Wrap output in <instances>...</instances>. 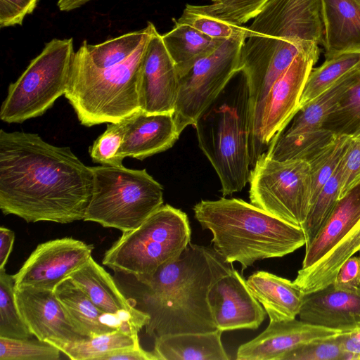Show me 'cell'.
<instances>
[{
  "mask_svg": "<svg viewBox=\"0 0 360 360\" xmlns=\"http://www.w3.org/2000/svg\"><path fill=\"white\" fill-rule=\"evenodd\" d=\"M321 44L328 58L360 52V4L355 0H321Z\"/></svg>",
  "mask_w": 360,
  "mask_h": 360,
  "instance_id": "cell-20",
  "label": "cell"
},
{
  "mask_svg": "<svg viewBox=\"0 0 360 360\" xmlns=\"http://www.w3.org/2000/svg\"><path fill=\"white\" fill-rule=\"evenodd\" d=\"M162 39L179 77L224 41L210 38L188 25L176 21L174 27L162 35Z\"/></svg>",
  "mask_w": 360,
  "mask_h": 360,
  "instance_id": "cell-26",
  "label": "cell"
},
{
  "mask_svg": "<svg viewBox=\"0 0 360 360\" xmlns=\"http://www.w3.org/2000/svg\"><path fill=\"white\" fill-rule=\"evenodd\" d=\"M208 300L217 329H257L266 312L236 269L219 277L210 287Z\"/></svg>",
  "mask_w": 360,
  "mask_h": 360,
  "instance_id": "cell-14",
  "label": "cell"
},
{
  "mask_svg": "<svg viewBox=\"0 0 360 360\" xmlns=\"http://www.w3.org/2000/svg\"><path fill=\"white\" fill-rule=\"evenodd\" d=\"M53 291L75 328L86 338L117 330L138 334L149 321L102 311L70 277L59 283Z\"/></svg>",
  "mask_w": 360,
  "mask_h": 360,
  "instance_id": "cell-16",
  "label": "cell"
},
{
  "mask_svg": "<svg viewBox=\"0 0 360 360\" xmlns=\"http://www.w3.org/2000/svg\"><path fill=\"white\" fill-rule=\"evenodd\" d=\"M94 245L72 237L39 244L13 275L15 288L33 287L53 290L56 286L91 257Z\"/></svg>",
  "mask_w": 360,
  "mask_h": 360,
  "instance_id": "cell-11",
  "label": "cell"
},
{
  "mask_svg": "<svg viewBox=\"0 0 360 360\" xmlns=\"http://www.w3.org/2000/svg\"><path fill=\"white\" fill-rule=\"evenodd\" d=\"M357 252H360V223L318 262L300 269L293 282L305 294L326 288L333 283L343 263Z\"/></svg>",
  "mask_w": 360,
  "mask_h": 360,
  "instance_id": "cell-25",
  "label": "cell"
},
{
  "mask_svg": "<svg viewBox=\"0 0 360 360\" xmlns=\"http://www.w3.org/2000/svg\"><path fill=\"white\" fill-rule=\"evenodd\" d=\"M281 360H346L342 332L300 345Z\"/></svg>",
  "mask_w": 360,
  "mask_h": 360,
  "instance_id": "cell-39",
  "label": "cell"
},
{
  "mask_svg": "<svg viewBox=\"0 0 360 360\" xmlns=\"http://www.w3.org/2000/svg\"><path fill=\"white\" fill-rule=\"evenodd\" d=\"M14 240V232L1 226L0 227V269H4L11 253Z\"/></svg>",
  "mask_w": 360,
  "mask_h": 360,
  "instance_id": "cell-46",
  "label": "cell"
},
{
  "mask_svg": "<svg viewBox=\"0 0 360 360\" xmlns=\"http://www.w3.org/2000/svg\"><path fill=\"white\" fill-rule=\"evenodd\" d=\"M233 269L213 248L190 244L176 260L160 266L143 285L150 316L145 326L155 337L217 330L208 293L212 285Z\"/></svg>",
  "mask_w": 360,
  "mask_h": 360,
  "instance_id": "cell-2",
  "label": "cell"
},
{
  "mask_svg": "<svg viewBox=\"0 0 360 360\" xmlns=\"http://www.w3.org/2000/svg\"><path fill=\"white\" fill-rule=\"evenodd\" d=\"M250 123V90L243 73L238 84L229 82L193 125L224 196L242 191L249 182Z\"/></svg>",
  "mask_w": 360,
  "mask_h": 360,
  "instance_id": "cell-4",
  "label": "cell"
},
{
  "mask_svg": "<svg viewBox=\"0 0 360 360\" xmlns=\"http://www.w3.org/2000/svg\"><path fill=\"white\" fill-rule=\"evenodd\" d=\"M32 335L18 311L15 281L5 269H0V337L27 339Z\"/></svg>",
  "mask_w": 360,
  "mask_h": 360,
  "instance_id": "cell-33",
  "label": "cell"
},
{
  "mask_svg": "<svg viewBox=\"0 0 360 360\" xmlns=\"http://www.w3.org/2000/svg\"><path fill=\"white\" fill-rule=\"evenodd\" d=\"M247 31L224 40L210 55L199 60L179 77L174 119L180 134L194 125L231 78L239 71L240 54Z\"/></svg>",
  "mask_w": 360,
  "mask_h": 360,
  "instance_id": "cell-10",
  "label": "cell"
},
{
  "mask_svg": "<svg viewBox=\"0 0 360 360\" xmlns=\"http://www.w3.org/2000/svg\"><path fill=\"white\" fill-rule=\"evenodd\" d=\"M91 0H58L57 6L61 11H70L81 7Z\"/></svg>",
  "mask_w": 360,
  "mask_h": 360,
  "instance_id": "cell-47",
  "label": "cell"
},
{
  "mask_svg": "<svg viewBox=\"0 0 360 360\" xmlns=\"http://www.w3.org/2000/svg\"><path fill=\"white\" fill-rule=\"evenodd\" d=\"M91 167L69 147L37 134L0 131V208L27 222L84 219L93 191Z\"/></svg>",
  "mask_w": 360,
  "mask_h": 360,
  "instance_id": "cell-1",
  "label": "cell"
},
{
  "mask_svg": "<svg viewBox=\"0 0 360 360\" xmlns=\"http://www.w3.org/2000/svg\"><path fill=\"white\" fill-rule=\"evenodd\" d=\"M125 133L119 157L142 160L173 146L179 136L173 113L141 110L124 119Z\"/></svg>",
  "mask_w": 360,
  "mask_h": 360,
  "instance_id": "cell-19",
  "label": "cell"
},
{
  "mask_svg": "<svg viewBox=\"0 0 360 360\" xmlns=\"http://www.w3.org/2000/svg\"><path fill=\"white\" fill-rule=\"evenodd\" d=\"M355 1H357L360 4V0H355Z\"/></svg>",
  "mask_w": 360,
  "mask_h": 360,
  "instance_id": "cell-48",
  "label": "cell"
},
{
  "mask_svg": "<svg viewBox=\"0 0 360 360\" xmlns=\"http://www.w3.org/2000/svg\"><path fill=\"white\" fill-rule=\"evenodd\" d=\"M249 183L252 204L302 229L311 207V180L307 162L276 160L265 152L253 166Z\"/></svg>",
  "mask_w": 360,
  "mask_h": 360,
  "instance_id": "cell-9",
  "label": "cell"
},
{
  "mask_svg": "<svg viewBox=\"0 0 360 360\" xmlns=\"http://www.w3.org/2000/svg\"><path fill=\"white\" fill-rule=\"evenodd\" d=\"M150 36L127 60L103 69L93 64L83 41L75 53L65 94L82 125L118 122L140 110L139 72Z\"/></svg>",
  "mask_w": 360,
  "mask_h": 360,
  "instance_id": "cell-5",
  "label": "cell"
},
{
  "mask_svg": "<svg viewBox=\"0 0 360 360\" xmlns=\"http://www.w3.org/2000/svg\"><path fill=\"white\" fill-rule=\"evenodd\" d=\"M349 139L347 136L336 135L319 155L308 162L311 180V206L323 186L338 168Z\"/></svg>",
  "mask_w": 360,
  "mask_h": 360,
  "instance_id": "cell-35",
  "label": "cell"
},
{
  "mask_svg": "<svg viewBox=\"0 0 360 360\" xmlns=\"http://www.w3.org/2000/svg\"><path fill=\"white\" fill-rule=\"evenodd\" d=\"M39 0H0L1 28L21 25L33 13Z\"/></svg>",
  "mask_w": 360,
  "mask_h": 360,
  "instance_id": "cell-42",
  "label": "cell"
},
{
  "mask_svg": "<svg viewBox=\"0 0 360 360\" xmlns=\"http://www.w3.org/2000/svg\"><path fill=\"white\" fill-rule=\"evenodd\" d=\"M223 331L183 333L155 337L158 360H229L221 342Z\"/></svg>",
  "mask_w": 360,
  "mask_h": 360,
  "instance_id": "cell-24",
  "label": "cell"
},
{
  "mask_svg": "<svg viewBox=\"0 0 360 360\" xmlns=\"http://www.w3.org/2000/svg\"><path fill=\"white\" fill-rule=\"evenodd\" d=\"M360 69V52H347L326 58L312 69L304 84L299 110L348 74Z\"/></svg>",
  "mask_w": 360,
  "mask_h": 360,
  "instance_id": "cell-30",
  "label": "cell"
},
{
  "mask_svg": "<svg viewBox=\"0 0 360 360\" xmlns=\"http://www.w3.org/2000/svg\"><path fill=\"white\" fill-rule=\"evenodd\" d=\"M342 336L346 360H359L360 328L347 332H342Z\"/></svg>",
  "mask_w": 360,
  "mask_h": 360,
  "instance_id": "cell-45",
  "label": "cell"
},
{
  "mask_svg": "<svg viewBox=\"0 0 360 360\" xmlns=\"http://www.w3.org/2000/svg\"><path fill=\"white\" fill-rule=\"evenodd\" d=\"M269 0H212L198 6L207 14L228 23L241 26L254 19Z\"/></svg>",
  "mask_w": 360,
  "mask_h": 360,
  "instance_id": "cell-37",
  "label": "cell"
},
{
  "mask_svg": "<svg viewBox=\"0 0 360 360\" xmlns=\"http://www.w3.org/2000/svg\"><path fill=\"white\" fill-rule=\"evenodd\" d=\"M174 20L188 25L205 35L219 40L227 39L247 31V27L232 25L214 18L195 5L187 4L180 18Z\"/></svg>",
  "mask_w": 360,
  "mask_h": 360,
  "instance_id": "cell-38",
  "label": "cell"
},
{
  "mask_svg": "<svg viewBox=\"0 0 360 360\" xmlns=\"http://www.w3.org/2000/svg\"><path fill=\"white\" fill-rule=\"evenodd\" d=\"M91 169L93 191L83 220L124 233L138 228L163 205V188L146 169L122 165Z\"/></svg>",
  "mask_w": 360,
  "mask_h": 360,
  "instance_id": "cell-7",
  "label": "cell"
},
{
  "mask_svg": "<svg viewBox=\"0 0 360 360\" xmlns=\"http://www.w3.org/2000/svg\"><path fill=\"white\" fill-rule=\"evenodd\" d=\"M360 182V136L349 139L342 158L340 198Z\"/></svg>",
  "mask_w": 360,
  "mask_h": 360,
  "instance_id": "cell-41",
  "label": "cell"
},
{
  "mask_svg": "<svg viewBox=\"0 0 360 360\" xmlns=\"http://www.w3.org/2000/svg\"><path fill=\"white\" fill-rule=\"evenodd\" d=\"M15 299L21 318L39 340L75 342L88 338L75 328L53 290L15 288Z\"/></svg>",
  "mask_w": 360,
  "mask_h": 360,
  "instance_id": "cell-15",
  "label": "cell"
},
{
  "mask_svg": "<svg viewBox=\"0 0 360 360\" xmlns=\"http://www.w3.org/2000/svg\"><path fill=\"white\" fill-rule=\"evenodd\" d=\"M359 79L360 69L342 77L301 108L293 117L290 127L281 134L292 135L322 129V123L333 108Z\"/></svg>",
  "mask_w": 360,
  "mask_h": 360,
  "instance_id": "cell-27",
  "label": "cell"
},
{
  "mask_svg": "<svg viewBox=\"0 0 360 360\" xmlns=\"http://www.w3.org/2000/svg\"><path fill=\"white\" fill-rule=\"evenodd\" d=\"M246 282L270 321L291 320L298 315L305 293L293 281L259 271L250 275Z\"/></svg>",
  "mask_w": 360,
  "mask_h": 360,
  "instance_id": "cell-23",
  "label": "cell"
},
{
  "mask_svg": "<svg viewBox=\"0 0 360 360\" xmlns=\"http://www.w3.org/2000/svg\"><path fill=\"white\" fill-rule=\"evenodd\" d=\"M60 350L46 341L0 337V360H58Z\"/></svg>",
  "mask_w": 360,
  "mask_h": 360,
  "instance_id": "cell-36",
  "label": "cell"
},
{
  "mask_svg": "<svg viewBox=\"0 0 360 360\" xmlns=\"http://www.w3.org/2000/svg\"><path fill=\"white\" fill-rule=\"evenodd\" d=\"M342 331L297 320L270 321L259 335L241 345L237 360H281L288 352L313 340Z\"/></svg>",
  "mask_w": 360,
  "mask_h": 360,
  "instance_id": "cell-17",
  "label": "cell"
},
{
  "mask_svg": "<svg viewBox=\"0 0 360 360\" xmlns=\"http://www.w3.org/2000/svg\"><path fill=\"white\" fill-rule=\"evenodd\" d=\"M360 223V182L339 199L305 249L301 269L321 259Z\"/></svg>",
  "mask_w": 360,
  "mask_h": 360,
  "instance_id": "cell-22",
  "label": "cell"
},
{
  "mask_svg": "<svg viewBox=\"0 0 360 360\" xmlns=\"http://www.w3.org/2000/svg\"><path fill=\"white\" fill-rule=\"evenodd\" d=\"M185 212L162 205L138 228L124 232L105 252L103 264L144 283L162 266L177 259L191 243Z\"/></svg>",
  "mask_w": 360,
  "mask_h": 360,
  "instance_id": "cell-6",
  "label": "cell"
},
{
  "mask_svg": "<svg viewBox=\"0 0 360 360\" xmlns=\"http://www.w3.org/2000/svg\"><path fill=\"white\" fill-rule=\"evenodd\" d=\"M75 51L72 38L53 39L13 83L2 103L0 119L21 123L42 115L67 91Z\"/></svg>",
  "mask_w": 360,
  "mask_h": 360,
  "instance_id": "cell-8",
  "label": "cell"
},
{
  "mask_svg": "<svg viewBox=\"0 0 360 360\" xmlns=\"http://www.w3.org/2000/svg\"><path fill=\"white\" fill-rule=\"evenodd\" d=\"M301 321L347 332L360 328V287L335 289L332 284L305 294L298 314Z\"/></svg>",
  "mask_w": 360,
  "mask_h": 360,
  "instance_id": "cell-18",
  "label": "cell"
},
{
  "mask_svg": "<svg viewBox=\"0 0 360 360\" xmlns=\"http://www.w3.org/2000/svg\"><path fill=\"white\" fill-rule=\"evenodd\" d=\"M342 160L338 168L316 198L302 227L309 245L340 199Z\"/></svg>",
  "mask_w": 360,
  "mask_h": 360,
  "instance_id": "cell-34",
  "label": "cell"
},
{
  "mask_svg": "<svg viewBox=\"0 0 360 360\" xmlns=\"http://www.w3.org/2000/svg\"><path fill=\"white\" fill-rule=\"evenodd\" d=\"M101 360H158L153 352H147L141 347L129 348L110 352Z\"/></svg>",
  "mask_w": 360,
  "mask_h": 360,
  "instance_id": "cell-44",
  "label": "cell"
},
{
  "mask_svg": "<svg viewBox=\"0 0 360 360\" xmlns=\"http://www.w3.org/2000/svg\"><path fill=\"white\" fill-rule=\"evenodd\" d=\"M324 129L285 135L280 134L269 145L266 153L276 160H301L309 162L319 155L335 137Z\"/></svg>",
  "mask_w": 360,
  "mask_h": 360,
  "instance_id": "cell-29",
  "label": "cell"
},
{
  "mask_svg": "<svg viewBox=\"0 0 360 360\" xmlns=\"http://www.w3.org/2000/svg\"><path fill=\"white\" fill-rule=\"evenodd\" d=\"M318 59L311 54L299 53L271 86L262 121V143L265 152L299 110L304 84Z\"/></svg>",
  "mask_w": 360,
  "mask_h": 360,
  "instance_id": "cell-13",
  "label": "cell"
},
{
  "mask_svg": "<svg viewBox=\"0 0 360 360\" xmlns=\"http://www.w3.org/2000/svg\"><path fill=\"white\" fill-rule=\"evenodd\" d=\"M179 86L174 63L153 25L139 72L140 110L147 113L174 114Z\"/></svg>",
  "mask_w": 360,
  "mask_h": 360,
  "instance_id": "cell-12",
  "label": "cell"
},
{
  "mask_svg": "<svg viewBox=\"0 0 360 360\" xmlns=\"http://www.w3.org/2000/svg\"><path fill=\"white\" fill-rule=\"evenodd\" d=\"M153 23L140 30L128 32L97 44H87V51L93 64L107 68L127 60L150 34Z\"/></svg>",
  "mask_w": 360,
  "mask_h": 360,
  "instance_id": "cell-31",
  "label": "cell"
},
{
  "mask_svg": "<svg viewBox=\"0 0 360 360\" xmlns=\"http://www.w3.org/2000/svg\"><path fill=\"white\" fill-rule=\"evenodd\" d=\"M321 128L337 136H360V79L333 108Z\"/></svg>",
  "mask_w": 360,
  "mask_h": 360,
  "instance_id": "cell-32",
  "label": "cell"
},
{
  "mask_svg": "<svg viewBox=\"0 0 360 360\" xmlns=\"http://www.w3.org/2000/svg\"><path fill=\"white\" fill-rule=\"evenodd\" d=\"M338 290H354L360 287V256H352L340 266L333 283Z\"/></svg>",
  "mask_w": 360,
  "mask_h": 360,
  "instance_id": "cell-43",
  "label": "cell"
},
{
  "mask_svg": "<svg viewBox=\"0 0 360 360\" xmlns=\"http://www.w3.org/2000/svg\"><path fill=\"white\" fill-rule=\"evenodd\" d=\"M70 278L102 311L117 316L150 320L145 311L134 307L120 290L110 274L92 257L72 272Z\"/></svg>",
  "mask_w": 360,
  "mask_h": 360,
  "instance_id": "cell-21",
  "label": "cell"
},
{
  "mask_svg": "<svg viewBox=\"0 0 360 360\" xmlns=\"http://www.w3.org/2000/svg\"><path fill=\"white\" fill-rule=\"evenodd\" d=\"M125 133L124 120L115 123H109L105 131L94 141L89 148L92 161L103 165H122L119 157Z\"/></svg>",
  "mask_w": 360,
  "mask_h": 360,
  "instance_id": "cell-40",
  "label": "cell"
},
{
  "mask_svg": "<svg viewBox=\"0 0 360 360\" xmlns=\"http://www.w3.org/2000/svg\"><path fill=\"white\" fill-rule=\"evenodd\" d=\"M72 360H101L118 350L141 347L138 334L117 330L75 342L46 341Z\"/></svg>",
  "mask_w": 360,
  "mask_h": 360,
  "instance_id": "cell-28",
  "label": "cell"
},
{
  "mask_svg": "<svg viewBox=\"0 0 360 360\" xmlns=\"http://www.w3.org/2000/svg\"><path fill=\"white\" fill-rule=\"evenodd\" d=\"M195 218L212 233L213 249L242 270L256 261L281 257L306 245L302 228L282 221L242 199L201 200Z\"/></svg>",
  "mask_w": 360,
  "mask_h": 360,
  "instance_id": "cell-3",
  "label": "cell"
}]
</instances>
